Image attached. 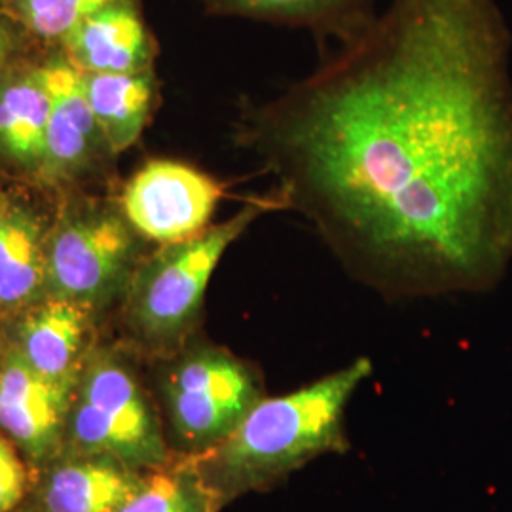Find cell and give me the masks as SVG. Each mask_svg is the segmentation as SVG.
<instances>
[{"label":"cell","mask_w":512,"mask_h":512,"mask_svg":"<svg viewBox=\"0 0 512 512\" xmlns=\"http://www.w3.org/2000/svg\"><path fill=\"white\" fill-rule=\"evenodd\" d=\"M219 16L251 19L344 42L376 16L378 0H202Z\"/></svg>","instance_id":"cell-11"},{"label":"cell","mask_w":512,"mask_h":512,"mask_svg":"<svg viewBox=\"0 0 512 512\" xmlns=\"http://www.w3.org/2000/svg\"><path fill=\"white\" fill-rule=\"evenodd\" d=\"M162 393L173 437L188 458H202L266 397V387L258 368L232 351L196 346L167 366Z\"/></svg>","instance_id":"cell-4"},{"label":"cell","mask_w":512,"mask_h":512,"mask_svg":"<svg viewBox=\"0 0 512 512\" xmlns=\"http://www.w3.org/2000/svg\"><path fill=\"white\" fill-rule=\"evenodd\" d=\"M141 476L120 459L97 456L57 467L42 501L46 512H116Z\"/></svg>","instance_id":"cell-14"},{"label":"cell","mask_w":512,"mask_h":512,"mask_svg":"<svg viewBox=\"0 0 512 512\" xmlns=\"http://www.w3.org/2000/svg\"><path fill=\"white\" fill-rule=\"evenodd\" d=\"M224 190V184L198 167L150 160L126 184L122 209L137 234L165 247L211 228Z\"/></svg>","instance_id":"cell-6"},{"label":"cell","mask_w":512,"mask_h":512,"mask_svg":"<svg viewBox=\"0 0 512 512\" xmlns=\"http://www.w3.org/2000/svg\"><path fill=\"white\" fill-rule=\"evenodd\" d=\"M281 211L274 194L245 203L230 219L183 243L165 245L135 275L129 319L150 348L175 351L196 327L222 256L260 217Z\"/></svg>","instance_id":"cell-3"},{"label":"cell","mask_w":512,"mask_h":512,"mask_svg":"<svg viewBox=\"0 0 512 512\" xmlns=\"http://www.w3.org/2000/svg\"><path fill=\"white\" fill-rule=\"evenodd\" d=\"M86 332V306L55 296L23 317L19 325V353L42 376L74 380Z\"/></svg>","instance_id":"cell-13"},{"label":"cell","mask_w":512,"mask_h":512,"mask_svg":"<svg viewBox=\"0 0 512 512\" xmlns=\"http://www.w3.org/2000/svg\"><path fill=\"white\" fill-rule=\"evenodd\" d=\"M370 374L372 361L359 357L291 393L266 395L219 446L192 459L222 503L270 490L313 459L348 450L346 410Z\"/></svg>","instance_id":"cell-2"},{"label":"cell","mask_w":512,"mask_h":512,"mask_svg":"<svg viewBox=\"0 0 512 512\" xmlns=\"http://www.w3.org/2000/svg\"><path fill=\"white\" fill-rule=\"evenodd\" d=\"M84 84L95 122L112 152L133 147L154 105V74H86Z\"/></svg>","instance_id":"cell-15"},{"label":"cell","mask_w":512,"mask_h":512,"mask_svg":"<svg viewBox=\"0 0 512 512\" xmlns=\"http://www.w3.org/2000/svg\"><path fill=\"white\" fill-rule=\"evenodd\" d=\"M511 46L495 0H385L253 107L245 145L368 287L486 291L512 262Z\"/></svg>","instance_id":"cell-1"},{"label":"cell","mask_w":512,"mask_h":512,"mask_svg":"<svg viewBox=\"0 0 512 512\" xmlns=\"http://www.w3.org/2000/svg\"><path fill=\"white\" fill-rule=\"evenodd\" d=\"M27 490V469L12 440L0 437V512L14 511Z\"/></svg>","instance_id":"cell-19"},{"label":"cell","mask_w":512,"mask_h":512,"mask_svg":"<svg viewBox=\"0 0 512 512\" xmlns=\"http://www.w3.org/2000/svg\"><path fill=\"white\" fill-rule=\"evenodd\" d=\"M73 380H52L29 365L18 348L4 357L0 374V427L33 458H46L59 444Z\"/></svg>","instance_id":"cell-8"},{"label":"cell","mask_w":512,"mask_h":512,"mask_svg":"<svg viewBox=\"0 0 512 512\" xmlns=\"http://www.w3.org/2000/svg\"><path fill=\"white\" fill-rule=\"evenodd\" d=\"M46 249L38 220L18 203L0 207V310L33 300L46 285Z\"/></svg>","instance_id":"cell-16"},{"label":"cell","mask_w":512,"mask_h":512,"mask_svg":"<svg viewBox=\"0 0 512 512\" xmlns=\"http://www.w3.org/2000/svg\"><path fill=\"white\" fill-rule=\"evenodd\" d=\"M40 67L50 93V118L46 158L38 177L44 181H63L90 164L103 135L88 101L84 73L65 54L50 57Z\"/></svg>","instance_id":"cell-9"},{"label":"cell","mask_w":512,"mask_h":512,"mask_svg":"<svg viewBox=\"0 0 512 512\" xmlns=\"http://www.w3.org/2000/svg\"><path fill=\"white\" fill-rule=\"evenodd\" d=\"M4 357H6V353L2 351V338H0V374H2V366H4Z\"/></svg>","instance_id":"cell-21"},{"label":"cell","mask_w":512,"mask_h":512,"mask_svg":"<svg viewBox=\"0 0 512 512\" xmlns=\"http://www.w3.org/2000/svg\"><path fill=\"white\" fill-rule=\"evenodd\" d=\"M74 442L129 467L167 465V444L145 389L128 366L99 359L88 370L73 416Z\"/></svg>","instance_id":"cell-5"},{"label":"cell","mask_w":512,"mask_h":512,"mask_svg":"<svg viewBox=\"0 0 512 512\" xmlns=\"http://www.w3.org/2000/svg\"><path fill=\"white\" fill-rule=\"evenodd\" d=\"M50 93L42 67L0 76V154L23 171L40 175L46 158Z\"/></svg>","instance_id":"cell-12"},{"label":"cell","mask_w":512,"mask_h":512,"mask_svg":"<svg viewBox=\"0 0 512 512\" xmlns=\"http://www.w3.org/2000/svg\"><path fill=\"white\" fill-rule=\"evenodd\" d=\"M18 25L4 14L0 8V76L8 69V61L18 46Z\"/></svg>","instance_id":"cell-20"},{"label":"cell","mask_w":512,"mask_h":512,"mask_svg":"<svg viewBox=\"0 0 512 512\" xmlns=\"http://www.w3.org/2000/svg\"><path fill=\"white\" fill-rule=\"evenodd\" d=\"M222 505L198 463L186 458L150 469L116 512H217Z\"/></svg>","instance_id":"cell-17"},{"label":"cell","mask_w":512,"mask_h":512,"mask_svg":"<svg viewBox=\"0 0 512 512\" xmlns=\"http://www.w3.org/2000/svg\"><path fill=\"white\" fill-rule=\"evenodd\" d=\"M116 0H0V8L23 35L57 44L101 8Z\"/></svg>","instance_id":"cell-18"},{"label":"cell","mask_w":512,"mask_h":512,"mask_svg":"<svg viewBox=\"0 0 512 512\" xmlns=\"http://www.w3.org/2000/svg\"><path fill=\"white\" fill-rule=\"evenodd\" d=\"M61 50L82 73H147L152 71L156 42L139 0H116L84 19L61 42Z\"/></svg>","instance_id":"cell-10"},{"label":"cell","mask_w":512,"mask_h":512,"mask_svg":"<svg viewBox=\"0 0 512 512\" xmlns=\"http://www.w3.org/2000/svg\"><path fill=\"white\" fill-rule=\"evenodd\" d=\"M133 236L114 215L65 224L46 249V285L59 296L90 306L112 293L128 274Z\"/></svg>","instance_id":"cell-7"}]
</instances>
